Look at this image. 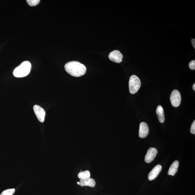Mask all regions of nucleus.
<instances>
[{
    "mask_svg": "<svg viewBox=\"0 0 195 195\" xmlns=\"http://www.w3.org/2000/svg\"><path fill=\"white\" fill-rule=\"evenodd\" d=\"M65 68L67 73L75 77L83 76L86 71V66L78 61L68 62L65 65Z\"/></svg>",
    "mask_w": 195,
    "mask_h": 195,
    "instance_id": "1",
    "label": "nucleus"
},
{
    "mask_svg": "<svg viewBox=\"0 0 195 195\" xmlns=\"http://www.w3.org/2000/svg\"><path fill=\"white\" fill-rule=\"evenodd\" d=\"M32 65L30 62L26 61L23 62L19 66L16 67L13 71L14 77L22 78L28 76L30 73Z\"/></svg>",
    "mask_w": 195,
    "mask_h": 195,
    "instance_id": "2",
    "label": "nucleus"
},
{
    "mask_svg": "<svg viewBox=\"0 0 195 195\" xmlns=\"http://www.w3.org/2000/svg\"><path fill=\"white\" fill-rule=\"evenodd\" d=\"M129 92L131 94H135L138 91L141 86L140 79L136 75H132L129 78Z\"/></svg>",
    "mask_w": 195,
    "mask_h": 195,
    "instance_id": "3",
    "label": "nucleus"
},
{
    "mask_svg": "<svg viewBox=\"0 0 195 195\" xmlns=\"http://www.w3.org/2000/svg\"><path fill=\"white\" fill-rule=\"evenodd\" d=\"M181 96L180 92L178 90H174L170 96V101L172 106L174 107H178L181 103Z\"/></svg>",
    "mask_w": 195,
    "mask_h": 195,
    "instance_id": "4",
    "label": "nucleus"
},
{
    "mask_svg": "<svg viewBox=\"0 0 195 195\" xmlns=\"http://www.w3.org/2000/svg\"><path fill=\"white\" fill-rule=\"evenodd\" d=\"M109 58L111 61L115 63H119L122 61L123 55L119 51L115 50L109 54Z\"/></svg>",
    "mask_w": 195,
    "mask_h": 195,
    "instance_id": "5",
    "label": "nucleus"
},
{
    "mask_svg": "<svg viewBox=\"0 0 195 195\" xmlns=\"http://www.w3.org/2000/svg\"><path fill=\"white\" fill-rule=\"evenodd\" d=\"M34 113L40 122L43 123L45 120L46 113L44 109L40 106L35 105L33 107Z\"/></svg>",
    "mask_w": 195,
    "mask_h": 195,
    "instance_id": "6",
    "label": "nucleus"
},
{
    "mask_svg": "<svg viewBox=\"0 0 195 195\" xmlns=\"http://www.w3.org/2000/svg\"><path fill=\"white\" fill-rule=\"evenodd\" d=\"M158 151L156 149L151 147L147 150L145 157V161L147 163H150L154 160L156 157Z\"/></svg>",
    "mask_w": 195,
    "mask_h": 195,
    "instance_id": "7",
    "label": "nucleus"
},
{
    "mask_svg": "<svg viewBox=\"0 0 195 195\" xmlns=\"http://www.w3.org/2000/svg\"><path fill=\"white\" fill-rule=\"evenodd\" d=\"M149 132L148 125L145 122L141 123L140 125L139 136L141 138H144L147 136Z\"/></svg>",
    "mask_w": 195,
    "mask_h": 195,
    "instance_id": "8",
    "label": "nucleus"
},
{
    "mask_svg": "<svg viewBox=\"0 0 195 195\" xmlns=\"http://www.w3.org/2000/svg\"><path fill=\"white\" fill-rule=\"evenodd\" d=\"M162 169V167L160 165H158L155 167L149 173V180L150 181H152V180L155 179L161 172Z\"/></svg>",
    "mask_w": 195,
    "mask_h": 195,
    "instance_id": "9",
    "label": "nucleus"
},
{
    "mask_svg": "<svg viewBox=\"0 0 195 195\" xmlns=\"http://www.w3.org/2000/svg\"><path fill=\"white\" fill-rule=\"evenodd\" d=\"M80 185L81 186H89L93 188L96 185V181L93 178H88L84 179H80Z\"/></svg>",
    "mask_w": 195,
    "mask_h": 195,
    "instance_id": "10",
    "label": "nucleus"
},
{
    "mask_svg": "<svg viewBox=\"0 0 195 195\" xmlns=\"http://www.w3.org/2000/svg\"><path fill=\"white\" fill-rule=\"evenodd\" d=\"M179 162L177 160L174 162L170 166L168 171V174L172 176H174L178 171Z\"/></svg>",
    "mask_w": 195,
    "mask_h": 195,
    "instance_id": "11",
    "label": "nucleus"
},
{
    "mask_svg": "<svg viewBox=\"0 0 195 195\" xmlns=\"http://www.w3.org/2000/svg\"><path fill=\"white\" fill-rule=\"evenodd\" d=\"M156 113L160 123H163L165 120L164 111L162 106L159 105L157 109Z\"/></svg>",
    "mask_w": 195,
    "mask_h": 195,
    "instance_id": "12",
    "label": "nucleus"
},
{
    "mask_svg": "<svg viewBox=\"0 0 195 195\" xmlns=\"http://www.w3.org/2000/svg\"><path fill=\"white\" fill-rule=\"evenodd\" d=\"M78 177L80 179L90 178L91 177V173L89 171L86 170V171L81 172L79 173L78 175Z\"/></svg>",
    "mask_w": 195,
    "mask_h": 195,
    "instance_id": "13",
    "label": "nucleus"
},
{
    "mask_svg": "<svg viewBox=\"0 0 195 195\" xmlns=\"http://www.w3.org/2000/svg\"><path fill=\"white\" fill-rule=\"evenodd\" d=\"M14 189H9L3 191L0 195H13L15 192Z\"/></svg>",
    "mask_w": 195,
    "mask_h": 195,
    "instance_id": "14",
    "label": "nucleus"
},
{
    "mask_svg": "<svg viewBox=\"0 0 195 195\" xmlns=\"http://www.w3.org/2000/svg\"><path fill=\"white\" fill-rule=\"evenodd\" d=\"M28 4L30 6H35L40 3V0H27Z\"/></svg>",
    "mask_w": 195,
    "mask_h": 195,
    "instance_id": "15",
    "label": "nucleus"
},
{
    "mask_svg": "<svg viewBox=\"0 0 195 195\" xmlns=\"http://www.w3.org/2000/svg\"><path fill=\"white\" fill-rule=\"evenodd\" d=\"M189 67L190 69L192 70L195 69V60H193L190 62L189 63Z\"/></svg>",
    "mask_w": 195,
    "mask_h": 195,
    "instance_id": "16",
    "label": "nucleus"
},
{
    "mask_svg": "<svg viewBox=\"0 0 195 195\" xmlns=\"http://www.w3.org/2000/svg\"><path fill=\"white\" fill-rule=\"evenodd\" d=\"M191 132L193 134H195V121H194L191 125Z\"/></svg>",
    "mask_w": 195,
    "mask_h": 195,
    "instance_id": "17",
    "label": "nucleus"
},
{
    "mask_svg": "<svg viewBox=\"0 0 195 195\" xmlns=\"http://www.w3.org/2000/svg\"><path fill=\"white\" fill-rule=\"evenodd\" d=\"M191 43H192L193 47H194V49H195V39H192L191 40Z\"/></svg>",
    "mask_w": 195,
    "mask_h": 195,
    "instance_id": "18",
    "label": "nucleus"
},
{
    "mask_svg": "<svg viewBox=\"0 0 195 195\" xmlns=\"http://www.w3.org/2000/svg\"><path fill=\"white\" fill-rule=\"evenodd\" d=\"M193 90H194V91H195V83H194V85H193Z\"/></svg>",
    "mask_w": 195,
    "mask_h": 195,
    "instance_id": "19",
    "label": "nucleus"
},
{
    "mask_svg": "<svg viewBox=\"0 0 195 195\" xmlns=\"http://www.w3.org/2000/svg\"><path fill=\"white\" fill-rule=\"evenodd\" d=\"M77 183H78V185H80V183H79V182H77Z\"/></svg>",
    "mask_w": 195,
    "mask_h": 195,
    "instance_id": "20",
    "label": "nucleus"
}]
</instances>
